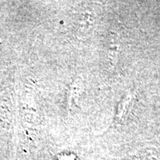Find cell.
<instances>
[{"mask_svg": "<svg viewBox=\"0 0 160 160\" xmlns=\"http://www.w3.org/2000/svg\"><path fill=\"white\" fill-rule=\"evenodd\" d=\"M136 99V94L134 92L129 91L126 93L125 96L121 99L118 105L117 111L116 113L113 125H119L128 117V113L131 111V108L133 107Z\"/></svg>", "mask_w": 160, "mask_h": 160, "instance_id": "6da1fadb", "label": "cell"}]
</instances>
